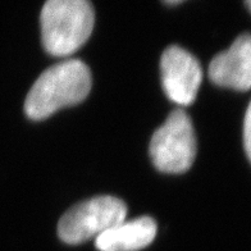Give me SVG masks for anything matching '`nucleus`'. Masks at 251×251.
I'll return each instance as SVG.
<instances>
[{
    "label": "nucleus",
    "instance_id": "6",
    "mask_svg": "<svg viewBox=\"0 0 251 251\" xmlns=\"http://www.w3.org/2000/svg\"><path fill=\"white\" fill-rule=\"evenodd\" d=\"M209 78L215 85L237 91L251 89V35L244 33L231 48L209 64Z\"/></svg>",
    "mask_w": 251,
    "mask_h": 251
},
{
    "label": "nucleus",
    "instance_id": "7",
    "mask_svg": "<svg viewBox=\"0 0 251 251\" xmlns=\"http://www.w3.org/2000/svg\"><path fill=\"white\" fill-rule=\"evenodd\" d=\"M156 223L150 217L122 222L96 238L99 251H139L155 238Z\"/></svg>",
    "mask_w": 251,
    "mask_h": 251
},
{
    "label": "nucleus",
    "instance_id": "8",
    "mask_svg": "<svg viewBox=\"0 0 251 251\" xmlns=\"http://www.w3.org/2000/svg\"><path fill=\"white\" fill-rule=\"evenodd\" d=\"M244 141H245V150L248 152V156L251 162V101L246 110L244 123Z\"/></svg>",
    "mask_w": 251,
    "mask_h": 251
},
{
    "label": "nucleus",
    "instance_id": "10",
    "mask_svg": "<svg viewBox=\"0 0 251 251\" xmlns=\"http://www.w3.org/2000/svg\"><path fill=\"white\" fill-rule=\"evenodd\" d=\"M246 7L249 8V10L251 12V0H249V1H246Z\"/></svg>",
    "mask_w": 251,
    "mask_h": 251
},
{
    "label": "nucleus",
    "instance_id": "9",
    "mask_svg": "<svg viewBox=\"0 0 251 251\" xmlns=\"http://www.w3.org/2000/svg\"><path fill=\"white\" fill-rule=\"evenodd\" d=\"M182 3V0H169V1H165L167 5H178Z\"/></svg>",
    "mask_w": 251,
    "mask_h": 251
},
{
    "label": "nucleus",
    "instance_id": "1",
    "mask_svg": "<svg viewBox=\"0 0 251 251\" xmlns=\"http://www.w3.org/2000/svg\"><path fill=\"white\" fill-rule=\"evenodd\" d=\"M91 90V73L81 60L58 63L41 73L25 101V113L32 121H41L62 108L76 105Z\"/></svg>",
    "mask_w": 251,
    "mask_h": 251
},
{
    "label": "nucleus",
    "instance_id": "4",
    "mask_svg": "<svg viewBox=\"0 0 251 251\" xmlns=\"http://www.w3.org/2000/svg\"><path fill=\"white\" fill-rule=\"evenodd\" d=\"M150 156L160 172L177 175L190 169L196 156V137L191 119L183 110H173L154 132Z\"/></svg>",
    "mask_w": 251,
    "mask_h": 251
},
{
    "label": "nucleus",
    "instance_id": "5",
    "mask_svg": "<svg viewBox=\"0 0 251 251\" xmlns=\"http://www.w3.org/2000/svg\"><path fill=\"white\" fill-rule=\"evenodd\" d=\"M160 70L169 99L183 106L195 101L202 81V70L195 56L179 47H169L162 55Z\"/></svg>",
    "mask_w": 251,
    "mask_h": 251
},
{
    "label": "nucleus",
    "instance_id": "2",
    "mask_svg": "<svg viewBox=\"0 0 251 251\" xmlns=\"http://www.w3.org/2000/svg\"><path fill=\"white\" fill-rule=\"evenodd\" d=\"M40 21L45 50L54 56H67L87 41L95 12L86 0H49L44 4Z\"/></svg>",
    "mask_w": 251,
    "mask_h": 251
},
{
    "label": "nucleus",
    "instance_id": "3",
    "mask_svg": "<svg viewBox=\"0 0 251 251\" xmlns=\"http://www.w3.org/2000/svg\"><path fill=\"white\" fill-rule=\"evenodd\" d=\"M127 205L114 196H96L79 202L63 215L58 235L66 244L78 245L98 238L126 221Z\"/></svg>",
    "mask_w": 251,
    "mask_h": 251
}]
</instances>
